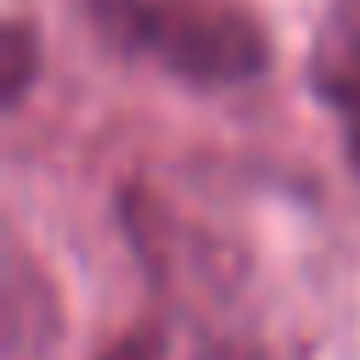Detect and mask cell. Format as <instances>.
<instances>
[{"label":"cell","mask_w":360,"mask_h":360,"mask_svg":"<svg viewBox=\"0 0 360 360\" xmlns=\"http://www.w3.org/2000/svg\"><path fill=\"white\" fill-rule=\"evenodd\" d=\"M84 17L112 51L180 84L231 90L270 68V34L231 0H84Z\"/></svg>","instance_id":"obj_1"},{"label":"cell","mask_w":360,"mask_h":360,"mask_svg":"<svg viewBox=\"0 0 360 360\" xmlns=\"http://www.w3.org/2000/svg\"><path fill=\"white\" fill-rule=\"evenodd\" d=\"M309 84L349 124L360 118V0H332L309 39Z\"/></svg>","instance_id":"obj_2"},{"label":"cell","mask_w":360,"mask_h":360,"mask_svg":"<svg viewBox=\"0 0 360 360\" xmlns=\"http://www.w3.org/2000/svg\"><path fill=\"white\" fill-rule=\"evenodd\" d=\"M34 73H39V45H34V28H28L22 17H11V22H6V68H0L6 107H17V101L28 96Z\"/></svg>","instance_id":"obj_3"},{"label":"cell","mask_w":360,"mask_h":360,"mask_svg":"<svg viewBox=\"0 0 360 360\" xmlns=\"http://www.w3.org/2000/svg\"><path fill=\"white\" fill-rule=\"evenodd\" d=\"M101 360H163V338H158V332H129V338H118Z\"/></svg>","instance_id":"obj_4"},{"label":"cell","mask_w":360,"mask_h":360,"mask_svg":"<svg viewBox=\"0 0 360 360\" xmlns=\"http://www.w3.org/2000/svg\"><path fill=\"white\" fill-rule=\"evenodd\" d=\"M197 360H264L259 349H248V343H208Z\"/></svg>","instance_id":"obj_5"},{"label":"cell","mask_w":360,"mask_h":360,"mask_svg":"<svg viewBox=\"0 0 360 360\" xmlns=\"http://www.w3.org/2000/svg\"><path fill=\"white\" fill-rule=\"evenodd\" d=\"M349 163H354V169H360V118H354V124H349Z\"/></svg>","instance_id":"obj_6"}]
</instances>
